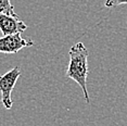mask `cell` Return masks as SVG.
<instances>
[{"instance_id":"cell-1","label":"cell","mask_w":127,"mask_h":126,"mask_svg":"<svg viewBox=\"0 0 127 126\" xmlns=\"http://www.w3.org/2000/svg\"><path fill=\"white\" fill-rule=\"evenodd\" d=\"M70 62L66 70V77L73 79L80 86L84 93L85 101L89 103L90 98L87 90V75H88V49L83 42H77L72 46L68 51Z\"/></svg>"},{"instance_id":"cell-2","label":"cell","mask_w":127,"mask_h":126,"mask_svg":"<svg viewBox=\"0 0 127 126\" xmlns=\"http://www.w3.org/2000/svg\"><path fill=\"white\" fill-rule=\"evenodd\" d=\"M20 76H21L20 66H14L12 70L8 71L3 75H0L1 103L7 110H10L12 108L13 101H12V98H11V94H12V90Z\"/></svg>"},{"instance_id":"cell-3","label":"cell","mask_w":127,"mask_h":126,"mask_svg":"<svg viewBox=\"0 0 127 126\" xmlns=\"http://www.w3.org/2000/svg\"><path fill=\"white\" fill-rule=\"evenodd\" d=\"M33 45V40L22 38L21 33L0 37V52L2 53H18L23 48Z\"/></svg>"},{"instance_id":"cell-4","label":"cell","mask_w":127,"mask_h":126,"mask_svg":"<svg viewBox=\"0 0 127 126\" xmlns=\"http://www.w3.org/2000/svg\"><path fill=\"white\" fill-rule=\"evenodd\" d=\"M26 24L20 19V16H12L0 13V32L3 36L23 33L26 31Z\"/></svg>"},{"instance_id":"cell-5","label":"cell","mask_w":127,"mask_h":126,"mask_svg":"<svg viewBox=\"0 0 127 126\" xmlns=\"http://www.w3.org/2000/svg\"><path fill=\"white\" fill-rule=\"evenodd\" d=\"M0 13L8 14L12 16H19L14 12V8L11 4V0H0Z\"/></svg>"},{"instance_id":"cell-6","label":"cell","mask_w":127,"mask_h":126,"mask_svg":"<svg viewBox=\"0 0 127 126\" xmlns=\"http://www.w3.org/2000/svg\"><path fill=\"white\" fill-rule=\"evenodd\" d=\"M120 4H127V0H105L104 5L106 8L116 7Z\"/></svg>"}]
</instances>
